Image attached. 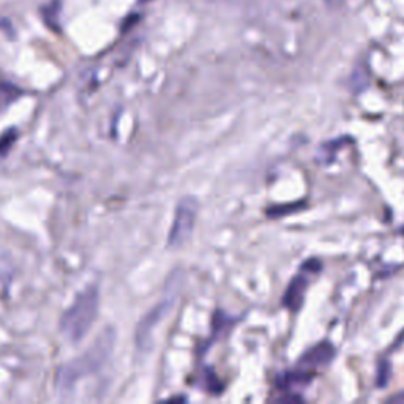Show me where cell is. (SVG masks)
Listing matches in <instances>:
<instances>
[{"label": "cell", "instance_id": "5bb4252c", "mask_svg": "<svg viewBox=\"0 0 404 404\" xmlns=\"http://www.w3.org/2000/svg\"><path fill=\"white\" fill-rule=\"evenodd\" d=\"M280 401H289V403H291V401H298V403H300V401H302V398H300V396H296V395H289V396H286V398H281Z\"/></svg>", "mask_w": 404, "mask_h": 404}, {"label": "cell", "instance_id": "9a60e30c", "mask_svg": "<svg viewBox=\"0 0 404 404\" xmlns=\"http://www.w3.org/2000/svg\"><path fill=\"white\" fill-rule=\"evenodd\" d=\"M403 234H404V229H403Z\"/></svg>", "mask_w": 404, "mask_h": 404}, {"label": "cell", "instance_id": "30bf717a", "mask_svg": "<svg viewBox=\"0 0 404 404\" xmlns=\"http://www.w3.org/2000/svg\"><path fill=\"white\" fill-rule=\"evenodd\" d=\"M303 204L302 202H297V204H294V205H276V207H272V209H269L267 213H269V217H285L287 215V213H292V212H297L300 207H302Z\"/></svg>", "mask_w": 404, "mask_h": 404}, {"label": "cell", "instance_id": "5b68a950", "mask_svg": "<svg viewBox=\"0 0 404 404\" xmlns=\"http://www.w3.org/2000/svg\"><path fill=\"white\" fill-rule=\"evenodd\" d=\"M335 354H337L335 346L328 342H322L305 352V354L302 355V359L298 360V367L310 369V368H319V367L328 365V363L335 359Z\"/></svg>", "mask_w": 404, "mask_h": 404}, {"label": "cell", "instance_id": "8992f818", "mask_svg": "<svg viewBox=\"0 0 404 404\" xmlns=\"http://www.w3.org/2000/svg\"><path fill=\"white\" fill-rule=\"evenodd\" d=\"M308 289V276L307 275H296L287 286V289L283 296V305L291 311H298L302 307L305 292Z\"/></svg>", "mask_w": 404, "mask_h": 404}, {"label": "cell", "instance_id": "3957f363", "mask_svg": "<svg viewBox=\"0 0 404 404\" xmlns=\"http://www.w3.org/2000/svg\"><path fill=\"white\" fill-rule=\"evenodd\" d=\"M196 217H198V201L185 198L178 202L172 228L167 235V245L172 248L182 246L193 234Z\"/></svg>", "mask_w": 404, "mask_h": 404}, {"label": "cell", "instance_id": "52a82bcc", "mask_svg": "<svg viewBox=\"0 0 404 404\" xmlns=\"http://www.w3.org/2000/svg\"><path fill=\"white\" fill-rule=\"evenodd\" d=\"M311 378L313 376H311V374H308V373H305V371H287V373L280 374V376L276 378V385H278L280 389L286 390L296 384H300V385L308 384Z\"/></svg>", "mask_w": 404, "mask_h": 404}, {"label": "cell", "instance_id": "9c48e42d", "mask_svg": "<svg viewBox=\"0 0 404 404\" xmlns=\"http://www.w3.org/2000/svg\"><path fill=\"white\" fill-rule=\"evenodd\" d=\"M390 374H392V368L389 365V362L382 360L378 365V376H376V384L378 387H387L389 384V379H390Z\"/></svg>", "mask_w": 404, "mask_h": 404}, {"label": "cell", "instance_id": "ba28073f", "mask_svg": "<svg viewBox=\"0 0 404 404\" xmlns=\"http://www.w3.org/2000/svg\"><path fill=\"white\" fill-rule=\"evenodd\" d=\"M22 92L16 87V85H11V84H0V109H5L7 106H10L11 103H13L16 98L21 96Z\"/></svg>", "mask_w": 404, "mask_h": 404}, {"label": "cell", "instance_id": "4fadbf2b", "mask_svg": "<svg viewBox=\"0 0 404 404\" xmlns=\"http://www.w3.org/2000/svg\"><path fill=\"white\" fill-rule=\"evenodd\" d=\"M387 401H389V403H396V404H404V390L400 392V394L390 396Z\"/></svg>", "mask_w": 404, "mask_h": 404}, {"label": "cell", "instance_id": "7c38bea8", "mask_svg": "<svg viewBox=\"0 0 404 404\" xmlns=\"http://www.w3.org/2000/svg\"><path fill=\"white\" fill-rule=\"evenodd\" d=\"M15 141H16V130H10L8 135H5L2 140H0V153H5V150H8Z\"/></svg>", "mask_w": 404, "mask_h": 404}, {"label": "cell", "instance_id": "8fae6325", "mask_svg": "<svg viewBox=\"0 0 404 404\" xmlns=\"http://www.w3.org/2000/svg\"><path fill=\"white\" fill-rule=\"evenodd\" d=\"M322 264L319 259H308L302 264V272H311V273H317L321 272Z\"/></svg>", "mask_w": 404, "mask_h": 404}, {"label": "cell", "instance_id": "7a4b0ae2", "mask_svg": "<svg viewBox=\"0 0 404 404\" xmlns=\"http://www.w3.org/2000/svg\"><path fill=\"white\" fill-rule=\"evenodd\" d=\"M100 305V294L96 286H89L74 300L73 305L63 313L60 319V332L68 342L79 343L89 333L95 322Z\"/></svg>", "mask_w": 404, "mask_h": 404}, {"label": "cell", "instance_id": "6da1fadb", "mask_svg": "<svg viewBox=\"0 0 404 404\" xmlns=\"http://www.w3.org/2000/svg\"><path fill=\"white\" fill-rule=\"evenodd\" d=\"M114 330L112 328H106L83 355L60 367L56 374V385L60 390L70 389L81 378L95 373L98 368H101L108 362L114 348Z\"/></svg>", "mask_w": 404, "mask_h": 404}, {"label": "cell", "instance_id": "277c9868", "mask_svg": "<svg viewBox=\"0 0 404 404\" xmlns=\"http://www.w3.org/2000/svg\"><path fill=\"white\" fill-rule=\"evenodd\" d=\"M176 303V291L167 294V296L158 302L155 307L149 311V313L142 317L140 326L136 328V346L142 351H146L150 343H152V335L161 322L165 321V317L171 313L172 307Z\"/></svg>", "mask_w": 404, "mask_h": 404}]
</instances>
